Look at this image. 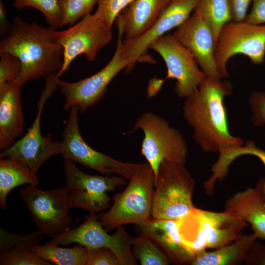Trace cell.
Listing matches in <instances>:
<instances>
[{"label":"cell","mask_w":265,"mask_h":265,"mask_svg":"<svg viewBox=\"0 0 265 265\" xmlns=\"http://www.w3.org/2000/svg\"><path fill=\"white\" fill-rule=\"evenodd\" d=\"M64 172L66 177L65 186L69 192L71 209L81 208L89 214L109 207L112 198L106 192L114 190L126 184L124 177L91 175L80 170L74 161L65 158Z\"/></svg>","instance_id":"7c38bea8"},{"label":"cell","mask_w":265,"mask_h":265,"mask_svg":"<svg viewBox=\"0 0 265 265\" xmlns=\"http://www.w3.org/2000/svg\"><path fill=\"white\" fill-rule=\"evenodd\" d=\"M125 189L112 198L109 210L100 216L107 232L128 224L142 225L152 217L155 175L146 161L140 165L130 178Z\"/></svg>","instance_id":"3957f363"},{"label":"cell","mask_w":265,"mask_h":265,"mask_svg":"<svg viewBox=\"0 0 265 265\" xmlns=\"http://www.w3.org/2000/svg\"><path fill=\"white\" fill-rule=\"evenodd\" d=\"M232 93L231 83L206 77L198 88L186 98L184 118L193 129V137L205 152L219 153L243 144L229 131L224 98Z\"/></svg>","instance_id":"6da1fadb"},{"label":"cell","mask_w":265,"mask_h":265,"mask_svg":"<svg viewBox=\"0 0 265 265\" xmlns=\"http://www.w3.org/2000/svg\"><path fill=\"white\" fill-rule=\"evenodd\" d=\"M134 63L123 57L117 46L109 62L100 71L91 77L74 82L59 79L58 87L64 96V109L78 106L82 113L95 105L106 93L107 86L114 78L125 68H131Z\"/></svg>","instance_id":"5bb4252c"},{"label":"cell","mask_w":265,"mask_h":265,"mask_svg":"<svg viewBox=\"0 0 265 265\" xmlns=\"http://www.w3.org/2000/svg\"><path fill=\"white\" fill-rule=\"evenodd\" d=\"M31 249L41 259L57 265H87L91 252L90 248L84 246L63 248L49 242Z\"/></svg>","instance_id":"cb8c5ba5"},{"label":"cell","mask_w":265,"mask_h":265,"mask_svg":"<svg viewBox=\"0 0 265 265\" xmlns=\"http://www.w3.org/2000/svg\"><path fill=\"white\" fill-rule=\"evenodd\" d=\"M170 0H134L117 17L118 31L125 40L135 39L157 21Z\"/></svg>","instance_id":"ac0fdd59"},{"label":"cell","mask_w":265,"mask_h":265,"mask_svg":"<svg viewBox=\"0 0 265 265\" xmlns=\"http://www.w3.org/2000/svg\"><path fill=\"white\" fill-rule=\"evenodd\" d=\"M173 34L191 53L206 77L218 81L222 80L214 59L215 40L213 32L196 13L179 26Z\"/></svg>","instance_id":"2e32d148"},{"label":"cell","mask_w":265,"mask_h":265,"mask_svg":"<svg viewBox=\"0 0 265 265\" xmlns=\"http://www.w3.org/2000/svg\"><path fill=\"white\" fill-rule=\"evenodd\" d=\"M258 239L252 233L242 234L234 242L196 254L192 265H238L244 263L246 255L253 243Z\"/></svg>","instance_id":"7402d4cb"},{"label":"cell","mask_w":265,"mask_h":265,"mask_svg":"<svg viewBox=\"0 0 265 265\" xmlns=\"http://www.w3.org/2000/svg\"><path fill=\"white\" fill-rule=\"evenodd\" d=\"M244 263L247 265H265V245L256 240L248 251Z\"/></svg>","instance_id":"d590c367"},{"label":"cell","mask_w":265,"mask_h":265,"mask_svg":"<svg viewBox=\"0 0 265 265\" xmlns=\"http://www.w3.org/2000/svg\"><path fill=\"white\" fill-rule=\"evenodd\" d=\"M13 6L18 10L33 7L44 15L50 27L60 28L62 14L58 0H13Z\"/></svg>","instance_id":"4dcf8cb0"},{"label":"cell","mask_w":265,"mask_h":265,"mask_svg":"<svg viewBox=\"0 0 265 265\" xmlns=\"http://www.w3.org/2000/svg\"><path fill=\"white\" fill-rule=\"evenodd\" d=\"M59 77L52 74L46 78V85L37 104L38 111L26 134L6 150L1 151L0 158L12 157L27 164L35 173L49 159L60 153V143L54 141L52 135L41 134V117L44 105L58 87Z\"/></svg>","instance_id":"ba28073f"},{"label":"cell","mask_w":265,"mask_h":265,"mask_svg":"<svg viewBox=\"0 0 265 265\" xmlns=\"http://www.w3.org/2000/svg\"><path fill=\"white\" fill-rule=\"evenodd\" d=\"M232 21H244L247 16V11L253 0H228Z\"/></svg>","instance_id":"74e56055"},{"label":"cell","mask_w":265,"mask_h":265,"mask_svg":"<svg viewBox=\"0 0 265 265\" xmlns=\"http://www.w3.org/2000/svg\"><path fill=\"white\" fill-rule=\"evenodd\" d=\"M194 12L210 26L215 43L224 26L232 21L228 0H199Z\"/></svg>","instance_id":"4316f807"},{"label":"cell","mask_w":265,"mask_h":265,"mask_svg":"<svg viewBox=\"0 0 265 265\" xmlns=\"http://www.w3.org/2000/svg\"><path fill=\"white\" fill-rule=\"evenodd\" d=\"M176 221L181 239L188 248L195 254L206 250L207 244L199 208L194 207Z\"/></svg>","instance_id":"484cf974"},{"label":"cell","mask_w":265,"mask_h":265,"mask_svg":"<svg viewBox=\"0 0 265 265\" xmlns=\"http://www.w3.org/2000/svg\"><path fill=\"white\" fill-rule=\"evenodd\" d=\"M35 245L28 241H17L0 248V265H52L31 249Z\"/></svg>","instance_id":"83f0119b"},{"label":"cell","mask_w":265,"mask_h":265,"mask_svg":"<svg viewBox=\"0 0 265 265\" xmlns=\"http://www.w3.org/2000/svg\"><path fill=\"white\" fill-rule=\"evenodd\" d=\"M78 106L70 109L69 119L60 142V153L63 158L77 162L83 166L103 174H117L130 179L135 173L140 164L116 160L98 152L87 144L80 132Z\"/></svg>","instance_id":"9c48e42d"},{"label":"cell","mask_w":265,"mask_h":265,"mask_svg":"<svg viewBox=\"0 0 265 265\" xmlns=\"http://www.w3.org/2000/svg\"><path fill=\"white\" fill-rule=\"evenodd\" d=\"M22 85L17 81L0 87V150L15 142L23 131L24 116L21 100Z\"/></svg>","instance_id":"ffe728a7"},{"label":"cell","mask_w":265,"mask_h":265,"mask_svg":"<svg viewBox=\"0 0 265 265\" xmlns=\"http://www.w3.org/2000/svg\"><path fill=\"white\" fill-rule=\"evenodd\" d=\"M55 30L15 17L8 33L0 40V54H12L21 61L16 81L22 86L61 70L63 50L55 39Z\"/></svg>","instance_id":"7a4b0ae2"},{"label":"cell","mask_w":265,"mask_h":265,"mask_svg":"<svg viewBox=\"0 0 265 265\" xmlns=\"http://www.w3.org/2000/svg\"><path fill=\"white\" fill-rule=\"evenodd\" d=\"M199 0H170L155 24L144 34L132 40H121L119 34L117 46L121 55L134 63L143 58L151 44L169 30L178 27L190 16Z\"/></svg>","instance_id":"9a60e30c"},{"label":"cell","mask_w":265,"mask_h":265,"mask_svg":"<svg viewBox=\"0 0 265 265\" xmlns=\"http://www.w3.org/2000/svg\"><path fill=\"white\" fill-rule=\"evenodd\" d=\"M11 26L7 19L6 11L1 0H0V33L1 35L7 34Z\"/></svg>","instance_id":"ab89813d"},{"label":"cell","mask_w":265,"mask_h":265,"mask_svg":"<svg viewBox=\"0 0 265 265\" xmlns=\"http://www.w3.org/2000/svg\"><path fill=\"white\" fill-rule=\"evenodd\" d=\"M238 54L246 56L255 64L265 61V25L231 21L224 26L214 50L215 61L222 78L228 76L227 66L230 59Z\"/></svg>","instance_id":"8992f818"},{"label":"cell","mask_w":265,"mask_h":265,"mask_svg":"<svg viewBox=\"0 0 265 265\" xmlns=\"http://www.w3.org/2000/svg\"><path fill=\"white\" fill-rule=\"evenodd\" d=\"M142 130L144 137L141 153L153 169L155 175L164 160L185 164L187 155L186 141L180 132L170 127L164 118L151 112L142 114L133 128L125 133Z\"/></svg>","instance_id":"5b68a950"},{"label":"cell","mask_w":265,"mask_h":265,"mask_svg":"<svg viewBox=\"0 0 265 265\" xmlns=\"http://www.w3.org/2000/svg\"><path fill=\"white\" fill-rule=\"evenodd\" d=\"M25 184L37 186V175L23 161L7 157L0 159V206L7 207L6 198L10 191L17 186Z\"/></svg>","instance_id":"603a6c76"},{"label":"cell","mask_w":265,"mask_h":265,"mask_svg":"<svg viewBox=\"0 0 265 265\" xmlns=\"http://www.w3.org/2000/svg\"><path fill=\"white\" fill-rule=\"evenodd\" d=\"M90 249L87 265H120L118 258L109 249L106 248Z\"/></svg>","instance_id":"e575fe53"},{"label":"cell","mask_w":265,"mask_h":265,"mask_svg":"<svg viewBox=\"0 0 265 265\" xmlns=\"http://www.w3.org/2000/svg\"><path fill=\"white\" fill-rule=\"evenodd\" d=\"M134 0H98L94 15L110 28L118 15Z\"/></svg>","instance_id":"1f68e13d"},{"label":"cell","mask_w":265,"mask_h":265,"mask_svg":"<svg viewBox=\"0 0 265 265\" xmlns=\"http://www.w3.org/2000/svg\"><path fill=\"white\" fill-rule=\"evenodd\" d=\"M138 226L141 235L153 241L170 262L178 265H191L196 254L183 242L176 220L151 217Z\"/></svg>","instance_id":"e0dca14e"},{"label":"cell","mask_w":265,"mask_h":265,"mask_svg":"<svg viewBox=\"0 0 265 265\" xmlns=\"http://www.w3.org/2000/svg\"><path fill=\"white\" fill-rule=\"evenodd\" d=\"M149 49L157 52L167 67L166 79H175V90L180 98L194 92L206 77L188 50L173 34H165L154 41Z\"/></svg>","instance_id":"4fadbf2b"},{"label":"cell","mask_w":265,"mask_h":265,"mask_svg":"<svg viewBox=\"0 0 265 265\" xmlns=\"http://www.w3.org/2000/svg\"><path fill=\"white\" fill-rule=\"evenodd\" d=\"M99 217L89 214L80 225L53 238L49 242L57 245L78 243L90 248H106L115 254L120 265H136L132 253L134 238L123 226L116 228L113 235H109L98 220Z\"/></svg>","instance_id":"8fae6325"},{"label":"cell","mask_w":265,"mask_h":265,"mask_svg":"<svg viewBox=\"0 0 265 265\" xmlns=\"http://www.w3.org/2000/svg\"><path fill=\"white\" fill-rule=\"evenodd\" d=\"M0 87L16 81L21 71V63L15 55L8 53L0 54Z\"/></svg>","instance_id":"d6a6232c"},{"label":"cell","mask_w":265,"mask_h":265,"mask_svg":"<svg viewBox=\"0 0 265 265\" xmlns=\"http://www.w3.org/2000/svg\"><path fill=\"white\" fill-rule=\"evenodd\" d=\"M21 197L43 235L54 238L70 229L73 220L69 194L65 186L43 191L28 185L21 191Z\"/></svg>","instance_id":"52a82bcc"},{"label":"cell","mask_w":265,"mask_h":265,"mask_svg":"<svg viewBox=\"0 0 265 265\" xmlns=\"http://www.w3.org/2000/svg\"><path fill=\"white\" fill-rule=\"evenodd\" d=\"M98 0H58L61 11L60 28L73 26L90 14Z\"/></svg>","instance_id":"f546056e"},{"label":"cell","mask_w":265,"mask_h":265,"mask_svg":"<svg viewBox=\"0 0 265 265\" xmlns=\"http://www.w3.org/2000/svg\"><path fill=\"white\" fill-rule=\"evenodd\" d=\"M252 155L259 159L265 166V151L257 147L252 141H247L239 146L226 149L219 153L216 162L211 168L214 176L223 179L228 174L229 167L237 158L242 155ZM265 200V177H262L256 186Z\"/></svg>","instance_id":"d4e9b609"},{"label":"cell","mask_w":265,"mask_h":265,"mask_svg":"<svg viewBox=\"0 0 265 265\" xmlns=\"http://www.w3.org/2000/svg\"><path fill=\"white\" fill-rule=\"evenodd\" d=\"M195 182L184 164L163 161L155 176L152 217L176 220L194 206Z\"/></svg>","instance_id":"277c9868"},{"label":"cell","mask_w":265,"mask_h":265,"mask_svg":"<svg viewBox=\"0 0 265 265\" xmlns=\"http://www.w3.org/2000/svg\"><path fill=\"white\" fill-rule=\"evenodd\" d=\"M132 253L141 265H168L171 262L153 241L142 235L134 238Z\"/></svg>","instance_id":"f1b7e54d"},{"label":"cell","mask_w":265,"mask_h":265,"mask_svg":"<svg viewBox=\"0 0 265 265\" xmlns=\"http://www.w3.org/2000/svg\"><path fill=\"white\" fill-rule=\"evenodd\" d=\"M54 36L63 50L62 67L57 74L59 78L80 55H84L89 61H94L98 52L112 39L111 28L91 13L68 29L55 30Z\"/></svg>","instance_id":"30bf717a"},{"label":"cell","mask_w":265,"mask_h":265,"mask_svg":"<svg viewBox=\"0 0 265 265\" xmlns=\"http://www.w3.org/2000/svg\"><path fill=\"white\" fill-rule=\"evenodd\" d=\"M165 79L156 77L151 78L148 82L147 88V93L149 98L154 96L161 88Z\"/></svg>","instance_id":"f35d334b"},{"label":"cell","mask_w":265,"mask_h":265,"mask_svg":"<svg viewBox=\"0 0 265 265\" xmlns=\"http://www.w3.org/2000/svg\"><path fill=\"white\" fill-rule=\"evenodd\" d=\"M244 21L254 25L265 24V0H253L251 9Z\"/></svg>","instance_id":"8d00e7d4"},{"label":"cell","mask_w":265,"mask_h":265,"mask_svg":"<svg viewBox=\"0 0 265 265\" xmlns=\"http://www.w3.org/2000/svg\"><path fill=\"white\" fill-rule=\"evenodd\" d=\"M199 212L207 248L214 249L234 242L248 225L239 213L231 211L199 209Z\"/></svg>","instance_id":"d6986e66"},{"label":"cell","mask_w":265,"mask_h":265,"mask_svg":"<svg viewBox=\"0 0 265 265\" xmlns=\"http://www.w3.org/2000/svg\"><path fill=\"white\" fill-rule=\"evenodd\" d=\"M224 207L239 213L257 238L265 240V200L256 186L235 193L226 200Z\"/></svg>","instance_id":"44dd1931"},{"label":"cell","mask_w":265,"mask_h":265,"mask_svg":"<svg viewBox=\"0 0 265 265\" xmlns=\"http://www.w3.org/2000/svg\"><path fill=\"white\" fill-rule=\"evenodd\" d=\"M249 102L253 124L258 126L265 125V93L257 91L252 93Z\"/></svg>","instance_id":"836d02e7"}]
</instances>
